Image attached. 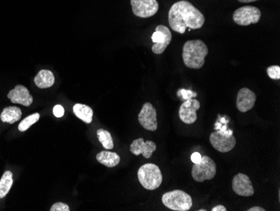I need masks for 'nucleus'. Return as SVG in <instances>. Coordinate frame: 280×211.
Instances as JSON below:
<instances>
[{
    "label": "nucleus",
    "instance_id": "6",
    "mask_svg": "<svg viewBox=\"0 0 280 211\" xmlns=\"http://www.w3.org/2000/svg\"><path fill=\"white\" fill-rule=\"evenodd\" d=\"M260 18V10L254 6H243L238 9L233 14L234 22L243 26L257 24Z\"/></svg>",
    "mask_w": 280,
    "mask_h": 211
},
{
    "label": "nucleus",
    "instance_id": "28",
    "mask_svg": "<svg viewBox=\"0 0 280 211\" xmlns=\"http://www.w3.org/2000/svg\"><path fill=\"white\" fill-rule=\"evenodd\" d=\"M212 210H213V211H227V210H228V209H227V208H226L225 206H223V205H222V204H220V205H217V206L213 207V209H212Z\"/></svg>",
    "mask_w": 280,
    "mask_h": 211
},
{
    "label": "nucleus",
    "instance_id": "3",
    "mask_svg": "<svg viewBox=\"0 0 280 211\" xmlns=\"http://www.w3.org/2000/svg\"><path fill=\"white\" fill-rule=\"evenodd\" d=\"M138 181L145 189L155 190L161 185L163 176L160 168L154 164H146L138 171Z\"/></svg>",
    "mask_w": 280,
    "mask_h": 211
},
{
    "label": "nucleus",
    "instance_id": "10",
    "mask_svg": "<svg viewBox=\"0 0 280 211\" xmlns=\"http://www.w3.org/2000/svg\"><path fill=\"white\" fill-rule=\"evenodd\" d=\"M134 15L140 18H150L158 12L159 3L156 0H131Z\"/></svg>",
    "mask_w": 280,
    "mask_h": 211
},
{
    "label": "nucleus",
    "instance_id": "14",
    "mask_svg": "<svg viewBox=\"0 0 280 211\" xmlns=\"http://www.w3.org/2000/svg\"><path fill=\"white\" fill-rule=\"evenodd\" d=\"M156 148L157 146L154 141H145L142 137L134 140L130 145V151L133 155L138 156L142 154L147 159L151 157L153 152H155Z\"/></svg>",
    "mask_w": 280,
    "mask_h": 211
},
{
    "label": "nucleus",
    "instance_id": "24",
    "mask_svg": "<svg viewBox=\"0 0 280 211\" xmlns=\"http://www.w3.org/2000/svg\"><path fill=\"white\" fill-rule=\"evenodd\" d=\"M267 73L268 77L273 80L280 79V67L279 66H270L267 68Z\"/></svg>",
    "mask_w": 280,
    "mask_h": 211
},
{
    "label": "nucleus",
    "instance_id": "20",
    "mask_svg": "<svg viewBox=\"0 0 280 211\" xmlns=\"http://www.w3.org/2000/svg\"><path fill=\"white\" fill-rule=\"evenodd\" d=\"M13 184L14 181H13L12 173L10 171L5 172L0 179V199H3L7 195Z\"/></svg>",
    "mask_w": 280,
    "mask_h": 211
},
{
    "label": "nucleus",
    "instance_id": "9",
    "mask_svg": "<svg viewBox=\"0 0 280 211\" xmlns=\"http://www.w3.org/2000/svg\"><path fill=\"white\" fill-rule=\"evenodd\" d=\"M140 125L150 131H155L158 128L157 113L152 103H145L138 114Z\"/></svg>",
    "mask_w": 280,
    "mask_h": 211
},
{
    "label": "nucleus",
    "instance_id": "8",
    "mask_svg": "<svg viewBox=\"0 0 280 211\" xmlns=\"http://www.w3.org/2000/svg\"><path fill=\"white\" fill-rule=\"evenodd\" d=\"M210 142L212 146L222 153L231 151L236 146L235 136H228L223 131H216L211 134Z\"/></svg>",
    "mask_w": 280,
    "mask_h": 211
},
{
    "label": "nucleus",
    "instance_id": "21",
    "mask_svg": "<svg viewBox=\"0 0 280 211\" xmlns=\"http://www.w3.org/2000/svg\"><path fill=\"white\" fill-rule=\"evenodd\" d=\"M98 141H100L104 148L107 150H111L113 148L114 143H113V137L111 136L110 132L103 129H99L97 131Z\"/></svg>",
    "mask_w": 280,
    "mask_h": 211
},
{
    "label": "nucleus",
    "instance_id": "25",
    "mask_svg": "<svg viewBox=\"0 0 280 211\" xmlns=\"http://www.w3.org/2000/svg\"><path fill=\"white\" fill-rule=\"evenodd\" d=\"M50 211H69V206L65 203H61V202H58L55 204H53L50 209Z\"/></svg>",
    "mask_w": 280,
    "mask_h": 211
},
{
    "label": "nucleus",
    "instance_id": "27",
    "mask_svg": "<svg viewBox=\"0 0 280 211\" xmlns=\"http://www.w3.org/2000/svg\"><path fill=\"white\" fill-rule=\"evenodd\" d=\"M190 159H191V161L194 164H197V163L200 161V159H201V155L199 152H194L191 155V156H190Z\"/></svg>",
    "mask_w": 280,
    "mask_h": 211
},
{
    "label": "nucleus",
    "instance_id": "16",
    "mask_svg": "<svg viewBox=\"0 0 280 211\" xmlns=\"http://www.w3.org/2000/svg\"><path fill=\"white\" fill-rule=\"evenodd\" d=\"M35 83L38 88H50L55 83V76L51 71L40 70L35 76Z\"/></svg>",
    "mask_w": 280,
    "mask_h": 211
},
{
    "label": "nucleus",
    "instance_id": "17",
    "mask_svg": "<svg viewBox=\"0 0 280 211\" xmlns=\"http://www.w3.org/2000/svg\"><path fill=\"white\" fill-rule=\"evenodd\" d=\"M98 163L103 164L108 168H114L120 163V156L116 152L108 151H103L97 155Z\"/></svg>",
    "mask_w": 280,
    "mask_h": 211
},
{
    "label": "nucleus",
    "instance_id": "11",
    "mask_svg": "<svg viewBox=\"0 0 280 211\" xmlns=\"http://www.w3.org/2000/svg\"><path fill=\"white\" fill-rule=\"evenodd\" d=\"M200 108V103L197 99L190 98L180 106L179 110V116L182 122L185 124L195 123L197 120V115L196 111Z\"/></svg>",
    "mask_w": 280,
    "mask_h": 211
},
{
    "label": "nucleus",
    "instance_id": "2",
    "mask_svg": "<svg viewBox=\"0 0 280 211\" xmlns=\"http://www.w3.org/2000/svg\"><path fill=\"white\" fill-rule=\"evenodd\" d=\"M208 52L207 45L202 40H188L183 46V61L188 68L200 69L205 64Z\"/></svg>",
    "mask_w": 280,
    "mask_h": 211
},
{
    "label": "nucleus",
    "instance_id": "18",
    "mask_svg": "<svg viewBox=\"0 0 280 211\" xmlns=\"http://www.w3.org/2000/svg\"><path fill=\"white\" fill-rule=\"evenodd\" d=\"M22 116V111L18 107L10 106L4 109L2 113L0 115V118L3 122L5 123L15 124L20 121Z\"/></svg>",
    "mask_w": 280,
    "mask_h": 211
},
{
    "label": "nucleus",
    "instance_id": "4",
    "mask_svg": "<svg viewBox=\"0 0 280 211\" xmlns=\"http://www.w3.org/2000/svg\"><path fill=\"white\" fill-rule=\"evenodd\" d=\"M162 203L168 209L175 211H187L191 209L193 201L190 194L180 189H175L163 194Z\"/></svg>",
    "mask_w": 280,
    "mask_h": 211
},
{
    "label": "nucleus",
    "instance_id": "1",
    "mask_svg": "<svg viewBox=\"0 0 280 211\" xmlns=\"http://www.w3.org/2000/svg\"><path fill=\"white\" fill-rule=\"evenodd\" d=\"M171 29L175 32L184 34L187 28L196 30L205 24V16L191 3L181 0L171 6L168 14Z\"/></svg>",
    "mask_w": 280,
    "mask_h": 211
},
{
    "label": "nucleus",
    "instance_id": "30",
    "mask_svg": "<svg viewBox=\"0 0 280 211\" xmlns=\"http://www.w3.org/2000/svg\"><path fill=\"white\" fill-rule=\"evenodd\" d=\"M241 3H252L254 1H258V0H238Z\"/></svg>",
    "mask_w": 280,
    "mask_h": 211
},
{
    "label": "nucleus",
    "instance_id": "13",
    "mask_svg": "<svg viewBox=\"0 0 280 211\" xmlns=\"http://www.w3.org/2000/svg\"><path fill=\"white\" fill-rule=\"evenodd\" d=\"M256 100L257 96L253 91L248 88H241L237 97V108L242 113H246L253 108Z\"/></svg>",
    "mask_w": 280,
    "mask_h": 211
},
{
    "label": "nucleus",
    "instance_id": "19",
    "mask_svg": "<svg viewBox=\"0 0 280 211\" xmlns=\"http://www.w3.org/2000/svg\"><path fill=\"white\" fill-rule=\"evenodd\" d=\"M73 112L78 118L84 121L85 123L90 124L93 121V111L89 106L83 103H77L73 106Z\"/></svg>",
    "mask_w": 280,
    "mask_h": 211
},
{
    "label": "nucleus",
    "instance_id": "7",
    "mask_svg": "<svg viewBox=\"0 0 280 211\" xmlns=\"http://www.w3.org/2000/svg\"><path fill=\"white\" fill-rule=\"evenodd\" d=\"M152 40L154 45L152 46V51L155 54L160 55L165 51V49L170 45L172 40V34L170 29L165 25H158L155 31L152 35Z\"/></svg>",
    "mask_w": 280,
    "mask_h": 211
},
{
    "label": "nucleus",
    "instance_id": "5",
    "mask_svg": "<svg viewBox=\"0 0 280 211\" xmlns=\"http://www.w3.org/2000/svg\"><path fill=\"white\" fill-rule=\"evenodd\" d=\"M217 174V165L215 162L208 156H201L200 161L194 164L191 175L195 181L202 183L214 179Z\"/></svg>",
    "mask_w": 280,
    "mask_h": 211
},
{
    "label": "nucleus",
    "instance_id": "12",
    "mask_svg": "<svg viewBox=\"0 0 280 211\" xmlns=\"http://www.w3.org/2000/svg\"><path fill=\"white\" fill-rule=\"evenodd\" d=\"M233 189L239 196H253L255 191L249 177L245 174H238L233 179Z\"/></svg>",
    "mask_w": 280,
    "mask_h": 211
},
{
    "label": "nucleus",
    "instance_id": "29",
    "mask_svg": "<svg viewBox=\"0 0 280 211\" xmlns=\"http://www.w3.org/2000/svg\"><path fill=\"white\" fill-rule=\"evenodd\" d=\"M248 211H265V209L262 208V207L255 206L252 207L250 209H248Z\"/></svg>",
    "mask_w": 280,
    "mask_h": 211
},
{
    "label": "nucleus",
    "instance_id": "15",
    "mask_svg": "<svg viewBox=\"0 0 280 211\" xmlns=\"http://www.w3.org/2000/svg\"><path fill=\"white\" fill-rule=\"evenodd\" d=\"M8 98L12 103H20L26 107L31 106L33 103L32 95H30L29 90L23 85H17L10 90L8 93Z\"/></svg>",
    "mask_w": 280,
    "mask_h": 211
},
{
    "label": "nucleus",
    "instance_id": "31",
    "mask_svg": "<svg viewBox=\"0 0 280 211\" xmlns=\"http://www.w3.org/2000/svg\"><path fill=\"white\" fill-rule=\"evenodd\" d=\"M200 211H205V209H199Z\"/></svg>",
    "mask_w": 280,
    "mask_h": 211
},
{
    "label": "nucleus",
    "instance_id": "23",
    "mask_svg": "<svg viewBox=\"0 0 280 211\" xmlns=\"http://www.w3.org/2000/svg\"><path fill=\"white\" fill-rule=\"evenodd\" d=\"M177 95L179 97H181L183 100H188L190 98H194L197 96V93L194 92V91L190 90V89H184V88H180V90H178Z\"/></svg>",
    "mask_w": 280,
    "mask_h": 211
},
{
    "label": "nucleus",
    "instance_id": "26",
    "mask_svg": "<svg viewBox=\"0 0 280 211\" xmlns=\"http://www.w3.org/2000/svg\"><path fill=\"white\" fill-rule=\"evenodd\" d=\"M53 114H54V116H55V117L60 118V117H62V116H64L65 110H64L62 106H60V104H57V106H55L54 109H53Z\"/></svg>",
    "mask_w": 280,
    "mask_h": 211
},
{
    "label": "nucleus",
    "instance_id": "22",
    "mask_svg": "<svg viewBox=\"0 0 280 211\" xmlns=\"http://www.w3.org/2000/svg\"><path fill=\"white\" fill-rule=\"evenodd\" d=\"M40 114L35 113L24 119L19 125V131H21V132L27 131L30 126H33L34 124L36 123L40 120Z\"/></svg>",
    "mask_w": 280,
    "mask_h": 211
}]
</instances>
